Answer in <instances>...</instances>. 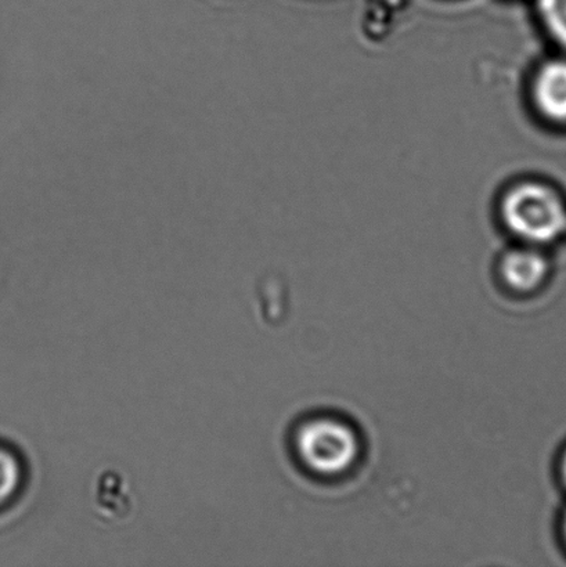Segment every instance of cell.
<instances>
[{"mask_svg": "<svg viewBox=\"0 0 566 567\" xmlns=\"http://www.w3.org/2000/svg\"><path fill=\"white\" fill-rule=\"evenodd\" d=\"M539 9L547 30L566 47V0H539Z\"/></svg>", "mask_w": 566, "mask_h": 567, "instance_id": "obj_6", "label": "cell"}, {"mask_svg": "<svg viewBox=\"0 0 566 567\" xmlns=\"http://www.w3.org/2000/svg\"><path fill=\"white\" fill-rule=\"evenodd\" d=\"M296 444L302 463L323 476L343 474L359 455V442L352 427L331 419L305 424L298 432Z\"/></svg>", "mask_w": 566, "mask_h": 567, "instance_id": "obj_2", "label": "cell"}, {"mask_svg": "<svg viewBox=\"0 0 566 567\" xmlns=\"http://www.w3.org/2000/svg\"><path fill=\"white\" fill-rule=\"evenodd\" d=\"M24 482L25 468L20 455L0 444V509L19 497Z\"/></svg>", "mask_w": 566, "mask_h": 567, "instance_id": "obj_5", "label": "cell"}, {"mask_svg": "<svg viewBox=\"0 0 566 567\" xmlns=\"http://www.w3.org/2000/svg\"><path fill=\"white\" fill-rule=\"evenodd\" d=\"M535 102L548 120L566 122V61H552L535 81Z\"/></svg>", "mask_w": 566, "mask_h": 567, "instance_id": "obj_4", "label": "cell"}, {"mask_svg": "<svg viewBox=\"0 0 566 567\" xmlns=\"http://www.w3.org/2000/svg\"><path fill=\"white\" fill-rule=\"evenodd\" d=\"M562 474L564 477V482L566 483V453L564 455L563 463H562Z\"/></svg>", "mask_w": 566, "mask_h": 567, "instance_id": "obj_7", "label": "cell"}, {"mask_svg": "<svg viewBox=\"0 0 566 567\" xmlns=\"http://www.w3.org/2000/svg\"><path fill=\"white\" fill-rule=\"evenodd\" d=\"M564 533H565V537H566V514H565V519H564Z\"/></svg>", "mask_w": 566, "mask_h": 567, "instance_id": "obj_8", "label": "cell"}, {"mask_svg": "<svg viewBox=\"0 0 566 567\" xmlns=\"http://www.w3.org/2000/svg\"><path fill=\"white\" fill-rule=\"evenodd\" d=\"M501 270L504 282L514 291L531 292L545 281L548 264L535 249H515L504 257Z\"/></svg>", "mask_w": 566, "mask_h": 567, "instance_id": "obj_3", "label": "cell"}, {"mask_svg": "<svg viewBox=\"0 0 566 567\" xmlns=\"http://www.w3.org/2000/svg\"><path fill=\"white\" fill-rule=\"evenodd\" d=\"M503 219L515 236L535 244L556 240L566 229V208L550 187L524 183L507 193Z\"/></svg>", "mask_w": 566, "mask_h": 567, "instance_id": "obj_1", "label": "cell"}]
</instances>
